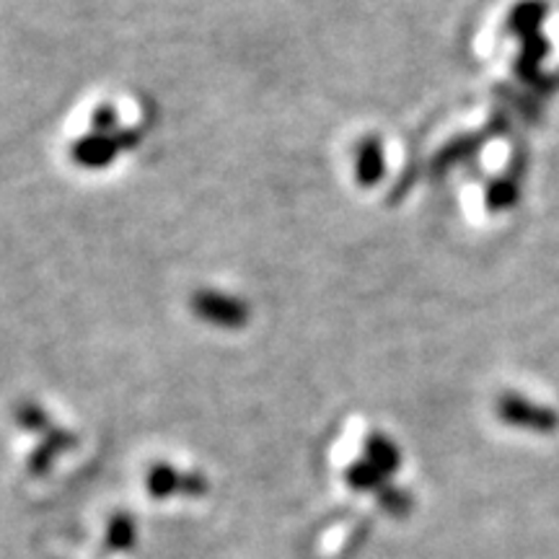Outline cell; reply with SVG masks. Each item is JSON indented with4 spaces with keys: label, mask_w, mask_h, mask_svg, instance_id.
<instances>
[{
    "label": "cell",
    "mask_w": 559,
    "mask_h": 559,
    "mask_svg": "<svg viewBox=\"0 0 559 559\" xmlns=\"http://www.w3.org/2000/svg\"><path fill=\"white\" fill-rule=\"evenodd\" d=\"M500 415L508 423L521 425V428H531V430H551L557 425V417L551 415L549 409L536 407L521 396H506L500 402Z\"/></svg>",
    "instance_id": "1"
},
{
    "label": "cell",
    "mask_w": 559,
    "mask_h": 559,
    "mask_svg": "<svg viewBox=\"0 0 559 559\" xmlns=\"http://www.w3.org/2000/svg\"><path fill=\"white\" fill-rule=\"evenodd\" d=\"M148 487L151 492L156 495V498H166V495L177 492V489H192V492H202L205 489V485L202 481H192V479H181L177 472L169 469V466H158V469L151 472L148 477Z\"/></svg>",
    "instance_id": "2"
},
{
    "label": "cell",
    "mask_w": 559,
    "mask_h": 559,
    "mask_svg": "<svg viewBox=\"0 0 559 559\" xmlns=\"http://www.w3.org/2000/svg\"><path fill=\"white\" fill-rule=\"evenodd\" d=\"M135 539H138V528H135V523H132L130 515H115L107 528L109 549H117V551L132 549L135 547Z\"/></svg>",
    "instance_id": "3"
},
{
    "label": "cell",
    "mask_w": 559,
    "mask_h": 559,
    "mask_svg": "<svg viewBox=\"0 0 559 559\" xmlns=\"http://www.w3.org/2000/svg\"><path fill=\"white\" fill-rule=\"evenodd\" d=\"M368 464L381 474L396 472V466H400V453H396V449L389 440L373 438L368 443Z\"/></svg>",
    "instance_id": "4"
}]
</instances>
